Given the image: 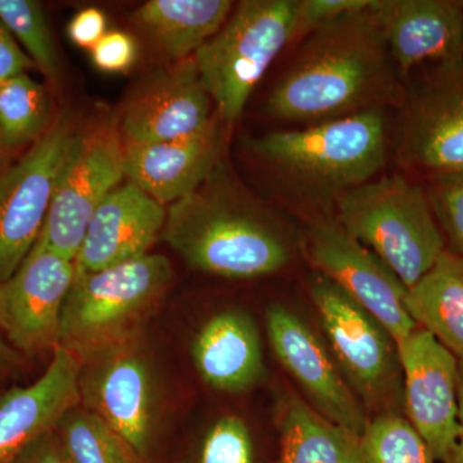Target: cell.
Listing matches in <instances>:
<instances>
[{"mask_svg":"<svg viewBox=\"0 0 463 463\" xmlns=\"http://www.w3.org/2000/svg\"><path fill=\"white\" fill-rule=\"evenodd\" d=\"M374 0L307 35L267 99L268 114L310 125L402 106L403 80L373 12Z\"/></svg>","mask_w":463,"mask_h":463,"instance_id":"1","label":"cell"},{"mask_svg":"<svg viewBox=\"0 0 463 463\" xmlns=\"http://www.w3.org/2000/svg\"><path fill=\"white\" fill-rule=\"evenodd\" d=\"M161 240L194 269L232 279L279 272L295 252L285 224L222 160L196 191L170 205Z\"/></svg>","mask_w":463,"mask_h":463,"instance_id":"2","label":"cell"},{"mask_svg":"<svg viewBox=\"0 0 463 463\" xmlns=\"http://www.w3.org/2000/svg\"><path fill=\"white\" fill-rule=\"evenodd\" d=\"M385 109L250 138V154L276 176L288 199L317 209L373 181L386 161Z\"/></svg>","mask_w":463,"mask_h":463,"instance_id":"3","label":"cell"},{"mask_svg":"<svg viewBox=\"0 0 463 463\" xmlns=\"http://www.w3.org/2000/svg\"><path fill=\"white\" fill-rule=\"evenodd\" d=\"M334 207L337 223L388 265L407 288L447 249L426 191L399 174L344 192Z\"/></svg>","mask_w":463,"mask_h":463,"instance_id":"4","label":"cell"},{"mask_svg":"<svg viewBox=\"0 0 463 463\" xmlns=\"http://www.w3.org/2000/svg\"><path fill=\"white\" fill-rule=\"evenodd\" d=\"M173 279L163 255L143 257L97 272L75 274L63 304L60 345L83 356L141 336Z\"/></svg>","mask_w":463,"mask_h":463,"instance_id":"5","label":"cell"},{"mask_svg":"<svg viewBox=\"0 0 463 463\" xmlns=\"http://www.w3.org/2000/svg\"><path fill=\"white\" fill-rule=\"evenodd\" d=\"M298 0H243L194 54L219 120L232 127L273 61L294 42Z\"/></svg>","mask_w":463,"mask_h":463,"instance_id":"6","label":"cell"},{"mask_svg":"<svg viewBox=\"0 0 463 463\" xmlns=\"http://www.w3.org/2000/svg\"><path fill=\"white\" fill-rule=\"evenodd\" d=\"M309 292L332 358L370 417L404 416L403 374L392 335L322 274L312 277Z\"/></svg>","mask_w":463,"mask_h":463,"instance_id":"7","label":"cell"},{"mask_svg":"<svg viewBox=\"0 0 463 463\" xmlns=\"http://www.w3.org/2000/svg\"><path fill=\"white\" fill-rule=\"evenodd\" d=\"M80 404L108 422L147 463L157 426V386L141 336L80 359Z\"/></svg>","mask_w":463,"mask_h":463,"instance_id":"8","label":"cell"},{"mask_svg":"<svg viewBox=\"0 0 463 463\" xmlns=\"http://www.w3.org/2000/svg\"><path fill=\"white\" fill-rule=\"evenodd\" d=\"M60 116L14 166L0 173V283L11 279L38 242L74 138Z\"/></svg>","mask_w":463,"mask_h":463,"instance_id":"9","label":"cell"},{"mask_svg":"<svg viewBox=\"0 0 463 463\" xmlns=\"http://www.w3.org/2000/svg\"><path fill=\"white\" fill-rule=\"evenodd\" d=\"M123 178V143L114 129L75 134L38 242L75 261L94 213Z\"/></svg>","mask_w":463,"mask_h":463,"instance_id":"10","label":"cell"},{"mask_svg":"<svg viewBox=\"0 0 463 463\" xmlns=\"http://www.w3.org/2000/svg\"><path fill=\"white\" fill-rule=\"evenodd\" d=\"M307 252L317 273L334 282L388 330L395 343L419 326L405 307L408 288L397 274L336 219L321 218L310 227Z\"/></svg>","mask_w":463,"mask_h":463,"instance_id":"11","label":"cell"},{"mask_svg":"<svg viewBox=\"0 0 463 463\" xmlns=\"http://www.w3.org/2000/svg\"><path fill=\"white\" fill-rule=\"evenodd\" d=\"M75 274L74 260L36 242L16 273L0 283V331L17 352L38 354L60 345Z\"/></svg>","mask_w":463,"mask_h":463,"instance_id":"12","label":"cell"},{"mask_svg":"<svg viewBox=\"0 0 463 463\" xmlns=\"http://www.w3.org/2000/svg\"><path fill=\"white\" fill-rule=\"evenodd\" d=\"M401 108L398 163L431 175L463 173V66L432 72L405 91Z\"/></svg>","mask_w":463,"mask_h":463,"instance_id":"13","label":"cell"},{"mask_svg":"<svg viewBox=\"0 0 463 463\" xmlns=\"http://www.w3.org/2000/svg\"><path fill=\"white\" fill-rule=\"evenodd\" d=\"M265 326L277 361L297 381L309 404L326 419L362 437L370 414L316 332L281 304L268 307Z\"/></svg>","mask_w":463,"mask_h":463,"instance_id":"14","label":"cell"},{"mask_svg":"<svg viewBox=\"0 0 463 463\" xmlns=\"http://www.w3.org/2000/svg\"><path fill=\"white\" fill-rule=\"evenodd\" d=\"M397 346L405 419L441 463L458 435L459 361L421 327Z\"/></svg>","mask_w":463,"mask_h":463,"instance_id":"15","label":"cell"},{"mask_svg":"<svg viewBox=\"0 0 463 463\" xmlns=\"http://www.w3.org/2000/svg\"><path fill=\"white\" fill-rule=\"evenodd\" d=\"M373 12L402 80L422 66H463V2L374 0Z\"/></svg>","mask_w":463,"mask_h":463,"instance_id":"16","label":"cell"},{"mask_svg":"<svg viewBox=\"0 0 463 463\" xmlns=\"http://www.w3.org/2000/svg\"><path fill=\"white\" fill-rule=\"evenodd\" d=\"M212 102L194 56L175 61L128 102L121 120L125 142L175 141L203 133L216 118Z\"/></svg>","mask_w":463,"mask_h":463,"instance_id":"17","label":"cell"},{"mask_svg":"<svg viewBox=\"0 0 463 463\" xmlns=\"http://www.w3.org/2000/svg\"><path fill=\"white\" fill-rule=\"evenodd\" d=\"M81 362L66 347L58 345L52 361L35 383L16 386L0 395V463L18 457L80 404L79 374Z\"/></svg>","mask_w":463,"mask_h":463,"instance_id":"18","label":"cell"},{"mask_svg":"<svg viewBox=\"0 0 463 463\" xmlns=\"http://www.w3.org/2000/svg\"><path fill=\"white\" fill-rule=\"evenodd\" d=\"M164 205L133 183L118 185L94 213L75 259L76 274L97 272L148 254L161 239Z\"/></svg>","mask_w":463,"mask_h":463,"instance_id":"19","label":"cell"},{"mask_svg":"<svg viewBox=\"0 0 463 463\" xmlns=\"http://www.w3.org/2000/svg\"><path fill=\"white\" fill-rule=\"evenodd\" d=\"M222 123L218 116L203 133L175 141L123 145L125 178L161 205L183 199L218 165Z\"/></svg>","mask_w":463,"mask_h":463,"instance_id":"20","label":"cell"},{"mask_svg":"<svg viewBox=\"0 0 463 463\" xmlns=\"http://www.w3.org/2000/svg\"><path fill=\"white\" fill-rule=\"evenodd\" d=\"M192 358L201 379L216 392H246L264 374L260 334L254 319L239 309L216 313L201 326Z\"/></svg>","mask_w":463,"mask_h":463,"instance_id":"21","label":"cell"},{"mask_svg":"<svg viewBox=\"0 0 463 463\" xmlns=\"http://www.w3.org/2000/svg\"><path fill=\"white\" fill-rule=\"evenodd\" d=\"M274 463H368L362 437L330 421L309 403L288 392L279 420Z\"/></svg>","mask_w":463,"mask_h":463,"instance_id":"22","label":"cell"},{"mask_svg":"<svg viewBox=\"0 0 463 463\" xmlns=\"http://www.w3.org/2000/svg\"><path fill=\"white\" fill-rule=\"evenodd\" d=\"M230 0H151L137 9L133 20L167 56H194L224 25Z\"/></svg>","mask_w":463,"mask_h":463,"instance_id":"23","label":"cell"},{"mask_svg":"<svg viewBox=\"0 0 463 463\" xmlns=\"http://www.w3.org/2000/svg\"><path fill=\"white\" fill-rule=\"evenodd\" d=\"M405 307L416 325L430 332L463 362V257L444 250L430 270L408 288Z\"/></svg>","mask_w":463,"mask_h":463,"instance_id":"24","label":"cell"},{"mask_svg":"<svg viewBox=\"0 0 463 463\" xmlns=\"http://www.w3.org/2000/svg\"><path fill=\"white\" fill-rule=\"evenodd\" d=\"M54 432L70 463H146L118 431L81 404L62 417Z\"/></svg>","mask_w":463,"mask_h":463,"instance_id":"25","label":"cell"},{"mask_svg":"<svg viewBox=\"0 0 463 463\" xmlns=\"http://www.w3.org/2000/svg\"><path fill=\"white\" fill-rule=\"evenodd\" d=\"M50 100L44 88L27 74L0 85V137L5 146L35 143L47 132Z\"/></svg>","mask_w":463,"mask_h":463,"instance_id":"26","label":"cell"},{"mask_svg":"<svg viewBox=\"0 0 463 463\" xmlns=\"http://www.w3.org/2000/svg\"><path fill=\"white\" fill-rule=\"evenodd\" d=\"M362 443L368 463H438L403 414L371 417Z\"/></svg>","mask_w":463,"mask_h":463,"instance_id":"27","label":"cell"},{"mask_svg":"<svg viewBox=\"0 0 463 463\" xmlns=\"http://www.w3.org/2000/svg\"><path fill=\"white\" fill-rule=\"evenodd\" d=\"M0 21L25 47L33 65L50 79H60L56 45L39 3L33 0H0Z\"/></svg>","mask_w":463,"mask_h":463,"instance_id":"28","label":"cell"},{"mask_svg":"<svg viewBox=\"0 0 463 463\" xmlns=\"http://www.w3.org/2000/svg\"><path fill=\"white\" fill-rule=\"evenodd\" d=\"M185 463H259L257 443L241 417L223 416L207 429Z\"/></svg>","mask_w":463,"mask_h":463,"instance_id":"29","label":"cell"},{"mask_svg":"<svg viewBox=\"0 0 463 463\" xmlns=\"http://www.w3.org/2000/svg\"><path fill=\"white\" fill-rule=\"evenodd\" d=\"M425 191L450 251L463 257V173L431 175Z\"/></svg>","mask_w":463,"mask_h":463,"instance_id":"30","label":"cell"},{"mask_svg":"<svg viewBox=\"0 0 463 463\" xmlns=\"http://www.w3.org/2000/svg\"><path fill=\"white\" fill-rule=\"evenodd\" d=\"M373 0H298L294 42L304 39L317 27L370 7Z\"/></svg>","mask_w":463,"mask_h":463,"instance_id":"31","label":"cell"},{"mask_svg":"<svg viewBox=\"0 0 463 463\" xmlns=\"http://www.w3.org/2000/svg\"><path fill=\"white\" fill-rule=\"evenodd\" d=\"M91 58L94 65L102 71L123 72L136 62V41L127 33H106L91 48Z\"/></svg>","mask_w":463,"mask_h":463,"instance_id":"32","label":"cell"},{"mask_svg":"<svg viewBox=\"0 0 463 463\" xmlns=\"http://www.w3.org/2000/svg\"><path fill=\"white\" fill-rule=\"evenodd\" d=\"M35 67L32 58L21 50L11 32L0 21V85L18 75L26 74V70Z\"/></svg>","mask_w":463,"mask_h":463,"instance_id":"33","label":"cell"},{"mask_svg":"<svg viewBox=\"0 0 463 463\" xmlns=\"http://www.w3.org/2000/svg\"><path fill=\"white\" fill-rule=\"evenodd\" d=\"M105 14L97 8H87L79 12L70 23V39L79 47L93 48L106 35Z\"/></svg>","mask_w":463,"mask_h":463,"instance_id":"34","label":"cell"},{"mask_svg":"<svg viewBox=\"0 0 463 463\" xmlns=\"http://www.w3.org/2000/svg\"><path fill=\"white\" fill-rule=\"evenodd\" d=\"M14 463H70L61 449L56 432L51 431L27 448Z\"/></svg>","mask_w":463,"mask_h":463,"instance_id":"35","label":"cell"},{"mask_svg":"<svg viewBox=\"0 0 463 463\" xmlns=\"http://www.w3.org/2000/svg\"><path fill=\"white\" fill-rule=\"evenodd\" d=\"M458 405V435H457L455 446L441 463H463V362H459Z\"/></svg>","mask_w":463,"mask_h":463,"instance_id":"36","label":"cell"},{"mask_svg":"<svg viewBox=\"0 0 463 463\" xmlns=\"http://www.w3.org/2000/svg\"><path fill=\"white\" fill-rule=\"evenodd\" d=\"M18 356L20 355L17 350L8 343L3 332L0 331V381L17 367Z\"/></svg>","mask_w":463,"mask_h":463,"instance_id":"37","label":"cell"},{"mask_svg":"<svg viewBox=\"0 0 463 463\" xmlns=\"http://www.w3.org/2000/svg\"><path fill=\"white\" fill-rule=\"evenodd\" d=\"M5 143L2 141V137H0V163H2V154H3V148H5ZM2 173V172H0Z\"/></svg>","mask_w":463,"mask_h":463,"instance_id":"38","label":"cell"}]
</instances>
